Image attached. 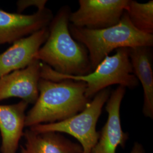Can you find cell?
Here are the masks:
<instances>
[{"mask_svg":"<svg viewBox=\"0 0 153 153\" xmlns=\"http://www.w3.org/2000/svg\"><path fill=\"white\" fill-rule=\"evenodd\" d=\"M39 97L25 119V126L66 120L81 112L90 103L85 82L65 79L54 82L40 78Z\"/></svg>","mask_w":153,"mask_h":153,"instance_id":"2","label":"cell"},{"mask_svg":"<svg viewBox=\"0 0 153 153\" xmlns=\"http://www.w3.org/2000/svg\"><path fill=\"white\" fill-rule=\"evenodd\" d=\"M131 153H145L142 145L138 143H136L131 150Z\"/></svg>","mask_w":153,"mask_h":153,"instance_id":"16","label":"cell"},{"mask_svg":"<svg viewBox=\"0 0 153 153\" xmlns=\"http://www.w3.org/2000/svg\"><path fill=\"white\" fill-rule=\"evenodd\" d=\"M116 51L115 55L105 57L94 71L84 76L61 74L42 62L41 78L54 82L71 79L85 82V95L89 99L111 85H119L129 88L137 87L139 82L133 73L129 48H121Z\"/></svg>","mask_w":153,"mask_h":153,"instance_id":"4","label":"cell"},{"mask_svg":"<svg viewBox=\"0 0 153 153\" xmlns=\"http://www.w3.org/2000/svg\"><path fill=\"white\" fill-rule=\"evenodd\" d=\"M110 94L109 88H107L97 94L93 100L78 114L60 122L39 124L30 129L38 132L55 131L69 134L79 141L82 153H91L99 137V132L96 129L97 124Z\"/></svg>","mask_w":153,"mask_h":153,"instance_id":"5","label":"cell"},{"mask_svg":"<svg viewBox=\"0 0 153 153\" xmlns=\"http://www.w3.org/2000/svg\"><path fill=\"white\" fill-rule=\"evenodd\" d=\"M26 140L21 153H82L80 144L72 142L60 133L38 132L26 130L23 135Z\"/></svg>","mask_w":153,"mask_h":153,"instance_id":"12","label":"cell"},{"mask_svg":"<svg viewBox=\"0 0 153 153\" xmlns=\"http://www.w3.org/2000/svg\"><path fill=\"white\" fill-rule=\"evenodd\" d=\"M53 18L47 8L31 15L0 10V45L14 43L48 27Z\"/></svg>","mask_w":153,"mask_h":153,"instance_id":"8","label":"cell"},{"mask_svg":"<svg viewBox=\"0 0 153 153\" xmlns=\"http://www.w3.org/2000/svg\"><path fill=\"white\" fill-rule=\"evenodd\" d=\"M150 48L137 47L129 48V59L133 73L141 82L144 93L143 113L146 117L153 116V73Z\"/></svg>","mask_w":153,"mask_h":153,"instance_id":"13","label":"cell"},{"mask_svg":"<svg viewBox=\"0 0 153 153\" xmlns=\"http://www.w3.org/2000/svg\"><path fill=\"white\" fill-rule=\"evenodd\" d=\"M69 31L76 42L88 51L91 71L114 49L137 47H151L153 35L139 31L130 21L126 11L117 25L99 30L69 25Z\"/></svg>","mask_w":153,"mask_h":153,"instance_id":"3","label":"cell"},{"mask_svg":"<svg viewBox=\"0 0 153 153\" xmlns=\"http://www.w3.org/2000/svg\"><path fill=\"white\" fill-rule=\"evenodd\" d=\"M28 104L22 100L16 104L0 105L1 153H16L19 140L23 135Z\"/></svg>","mask_w":153,"mask_h":153,"instance_id":"11","label":"cell"},{"mask_svg":"<svg viewBox=\"0 0 153 153\" xmlns=\"http://www.w3.org/2000/svg\"><path fill=\"white\" fill-rule=\"evenodd\" d=\"M41 70L42 62L35 59L25 68L0 78V101L19 98L27 104H35L39 94Z\"/></svg>","mask_w":153,"mask_h":153,"instance_id":"7","label":"cell"},{"mask_svg":"<svg viewBox=\"0 0 153 153\" xmlns=\"http://www.w3.org/2000/svg\"><path fill=\"white\" fill-rule=\"evenodd\" d=\"M126 12L133 26L139 31L153 35V0L146 3L129 0Z\"/></svg>","mask_w":153,"mask_h":153,"instance_id":"14","label":"cell"},{"mask_svg":"<svg viewBox=\"0 0 153 153\" xmlns=\"http://www.w3.org/2000/svg\"><path fill=\"white\" fill-rule=\"evenodd\" d=\"M128 3L129 0H79V7L71 13L69 22L78 27H110L120 21Z\"/></svg>","mask_w":153,"mask_h":153,"instance_id":"6","label":"cell"},{"mask_svg":"<svg viewBox=\"0 0 153 153\" xmlns=\"http://www.w3.org/2000/svg\"><path fill=\"white\" fill-rule=\"evenodd\" d=\"M126 92V88L119 86L111 93L105 106L108 119L91 153H116L118 146H124L128 134L121 128L120 109Z\"/></svg>","mask_w":153,"mask_h":153,"instance_id":"9","label":"cell"},{"mask_svg":"<svg viewBox=\"0 0 153 153\" xmlns=\"http://www.w3.org/2000/svg\"><path fill=\"white\" fill-rule=\"evenodd\" d=\"M49 34L48 27L18 40L0 54V78L22 69L35 60V56Z\"/></svg>","mask_w":153,"mask_h":153,"instance_id":"10","label":"cell"},{"mask_svg":"<svg viewBox=\"0 0 153 153\" xmlns=\"http://www.w3.org/2000/svg\"><path fill=\"white\" fill-rule=\"evenodd\" d=\"M47 1L46 0H20L16 2L17 10L19 14L26 8L31 6H34L38 8V10H43L45 7V4Z\"/></svg>","mask_w":153,"mask_h":153,"instance_id":"15","label":"cell"},{"mask_svg":"<svg viewBox=\"0 0 153 153\" xmlns=\"http://www.w3.org/2000/svg\"><path fill=\"white\" fill-rule=\"evenodd\" d=\"M69 7L64 6L49 24V34L35 59L63 75L84 76L91 72L88 51L69 31Z\"/></svg>","mask_w":153,"mask_h":153,"instance_id":"1","label":"cell"}]
</instances>
